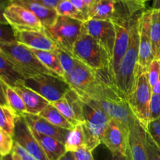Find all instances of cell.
Listing matches in <instances>:
<instances>
[{
  "mask_svg": "<svg viewBox=\"0 0 160 160\" xmlns=\"http://www.w3.org/2000/svg\"><path fill=\"white\" fill-rule=\"evenodd\" d=\"M78 94L84 101L98 106L111 119L119 121L128 129L136 118L127 100L111 85L102 80L99 77L93 85Z\"/></svg>",
  "mask_w": 160,
  "mask_h": 160,
  "instance_id": "1",
  "label": "cell"
},
{
  "mask_svg": "<svg viewBox=\"0 0 160 160\" xmlns=\"http://www.w3.org/2000/svg\"><path fill=\"white\" fill-rule=\"evenodd\" d=\"M145 141L148 160H160V148L150 136L147 130H145Z\"/></svg>",
  "mask_w": 160,
  "mask_h": 160,
  "instance_id": "33",
  "label": "cell"
},
{
  "mask_svg": "<svg viewBox=\"0 0 160 160\" xmlns=\"http://www.w3.org/2000/svg\"><path fill=\"white\" fill-rule=\"evenodd\" d=\"M12 138L14 142L21 146L35 159L49 160L22 116L17 118Z\"/></svg>",
  "mask_w": 160,
  "mask_h": 160,
  "instance_id": "14",
  "label": "cell"
},
{
  "mask_svg": "<svg viewBox=\"0 0 160 160\" xmlns=\"http://www.w3.org/2000/svg\"><path fill=\"white\" fill-rule=\"evenodd\" d=\"M59 160H76L73 152H67Z\"/></svg>",
  "mask_w": 160,
  "mask_h": 160,
  "instance_id": "44",
  "label": "cell"
},
{
  "mask_svg": "<svg viewBox=\"0 0 160 160\" xmlns=\"http://www.w3.org/2000/svg\"><path fill=\"white\" fill-rule=\"evenodd\" d=\"M50 104L54 105L73 126L84 122V101L81 96L73 88H71L60 100Z\"/></svg>",
  "mask_w": 160,
  "mask_h": 160,
  "instance_id": "15",
  "label": "cell"
},
{
  "mask_svg": "<svg viewBox=\"0 0 160 160\" xmlns=\"http://www.w3.org/2000/svg\"><path fill=\"white\" fill-rule=\"evenodd\" d=\"M64 144L67 152H74L81 147H85V137L82 123L74 125L72 130H69Z\"/></svg>",
  "mask_w": 160,
  "mask_h": 160,
  "instance_id": "26",
  "label": "cell"
},
{
  "mask_svg": "<svg viewBox=\"0 0 160 160\" xmlns=\"http://www.w3.org/2000/svg\"><path fill=\"white\" fill-rule=\"evenodd\" d=\"M83 115L85 147L92 152L102 143V136L111 118L98 106L85 101L83 106Z\"/></svg>",
  "mask_w": 160,
  "mask_h": 160,
  "instance_id": "6",
  "label": "cell"
},
{
  "mask_svg": "<svg viewBox=\"0 0 160 160\" xmlns=\"http://www.w3.org/2000/svg\"><path fill=\"white\" fill-rule=\"evenodd\" d=\"M37 1L47 7L55 9L60 0H37Z\"/></svg>",
  "mask_w": 160,
  "mask_h": 160,
  "instance_id": "43",
  "label": "cell"
},
{
  "mask_svg": "<svg viewBox=\"0 0 160 160\" xmlns=\"http://www.w3.org/2000/svg\"><path fill=\"white\" fill-rule=\"evenodd\" d=\"M14 31L17 42L26 45L30 49L54 52L56 49L59 48L45 32L16 30H14Z\"/></svg>",
  "mask_w": 160,
  "mask_h": 160,
  "instance_id": "16",
  "label": "cell"
},
{
  "mask_svg": "<svg viewBox=\"0 0 160 160\" xmlns=\"http://www.w3.org/2000/svg\"><path fill=\"white\" fill-rule=\"evenodd\" d=\"M92 152L86 147H83L73 153L76 160H95Z\"/></svg>",
  "mask_w": 160,
  "mask_h": 160,
  "instance_id": "38",
  "label": "cell"
},
{
  "mask_svg": "<svg viewBox=\"0 0 160 160\" xmlns=\"http://www.w3.org/2000/svg\"><path fill=\"white\" fill-rule=\"evenodd\" d=\"M157 119H160V93H152L150 104V121Z\"/></svg>",
  "mask_w": 160,
  "mask_h": 160,
  "instance_id": "37",
  "label": "cell"
},
{
  "mask_svg": "<svg viewBox=\"0 0 160 160\" xmlns=\"http://www.w3.org/2000/svg\"><path fill=\"white\" fill-rule=\"evenodd\" d=\"M159 61H160V59H159Z\"/></svg>",
  "mask_w": 160,
  "mask_h": 160,
  "instance_id": "53",
  "label": "cell"
},
{
  "mask_svg": "<svg viewBox=\"0 0 160 160\" xmlns=\"http://www.w3.org/2000/svg\"><path fill=\"white\" fill-rule=\"evenodd\" d=\"M146 130L160 148V119L149 121Z\"/></svg>",
  "mask_w": 160,
  "mask_h": 160,
  "instance_id": "36",
  "label": "cell"
},
{
  "mask_svg": "<svg viewBox=\"0 0 160 160\" xmlns=\"http://www.w3.org/2000/svg\"><path fill=\"white\" fill-rule=\"evenodd\" d=\"M145 130L146 129L135 118L129 132V153L131 160H148Z\"/></svg>",
  "mask_w": 160,
  "mask_h": 160,
  "instance_id": "19",
  "label": "cell"
},
{
  "mask_svg": "<svg viewBox=\"0 0 160 160\" xmlns=\"http://www.w3.org/2000/svg\"><path fill=\"white\" fill-rule=\"evenodd\" d=\"M158 13H159V15L160 16V11H159V12H157Z\"/></svg>",
  "mask_w": 160,
  "mask_h": 160,
  "instance_id": "52",
  "label": "cell"
},
{
  "mask_svg": "<svg viewBox=\"0 0 160 160\" xmlns=\"http://www.w3.org/2000/svg\"><path fill=\"white\" fill-rule=\"evenodd\" d=\"M142 13L135 16L131 21L129 45L119 66L117 75L112 86L125 100H128L129 96L133 92L137 81L140 37L139 31L141 16Z\"/></svg>",
  "mask_w": 160,
  "mask_h": 160,
  "instance_id": "2",
  "label": "cell"
},
{
  "mask_svg": "<svg viewBox=\"0 0 160 160\" xmlns=\"http://www.w3.org/2000/svg\"><path fill=\"white\" fill-rule=\"evenodd\" d=\"M153 12H159L160 11V0H153L152 7L150 8Z\"/></svg>",
  "mask_w": 160,
  "mask_h": 160,
  "instance_id": "46",
  "label": "cell"
},
{
  "mask_svg": "<svg viewBox=\"0 0 160 160\" xmlns=\"http://www.w3.org/2000/svg\"><path fill=\"white\" fill-rule=\"evenodd\" d=\"M12 3L29 9L40 20L45 28L52 24L58 17L56 9L47 7L37 0H12Z\"/></svg>",
  "mask_w": 160,
  "mask_h": 160,
  "instance_id": "21",
  "label": "cell"
},
{
  "mask_svg": "<svg viewBox=\"0 0 160 160\" xmlns=\"http://www.w3.org/2000/svg\"><path fill=\"white\" fill-rule=\"evenodd\" d=\"M12 157H13L14 160H22L21 158H20V157L19 156V155H17V154L16 153V152H14L13 151H12Z\"/></svg>",
  "mask_w": 160,
  "mask_h": 160,
  "instance_id": "50",
  "label": "cell"
},
{
  "mask_svg": "<svg viewBox=\"0 0 160 160\" xmlns=\"http://www.w3.org/2000/svg\"><path fill=\"white\" fill-rule=\"evenodd\" d=\"M8 24L16 31H38L45 32V28L32 12L20 5L11 3L4 13Z\"/></svg>",
  "mask_w": 160,
  "mask_h": 160,
  "instance_id": "11",
  "label": "cell"
},
{
  "mask_svg": "<svg viewBox=\"0 0 160 160\" xmlns=\"http://www.w3.org/2000/svg\"><path fill=\"white\" fill-rule=\"evenodd\" d=\"M14 152L17 154L20 157L22 160H37L31 155V154L28 153L25 149H23L21 146L19 145L17 143L14 142L13 144V149H12Z\"/></svg>",
  "mask_w": 160,
  "mask_h": 160,
  "instance_id": "40",
  "label": "cell"
},
{
  "mask_svg": "<svg viewBox=\"0 0 160 160\" xmlns=\"http://www.w3.org/2000/svg\"><path fill=\"white\" fill-rule=\"evenodd\" d=\"M84 29L109 54L112 59L116 41V28L110 20L88 19L83 23Z\"/></svg>",
  "mask_w": 160,
  "mask_h": 160,
  "instance_id": "10",
  "label": "cell"
},
{
  "mask_svg": "<svg viewBox=\"0 0 160 160\" xmlns=\"http://www.w3.org/2000/svg\"><path fill=\"white\" fill-rule=\"evenodd\" d=\"M17 42L15 31L9 24L0 23V44Z\"/></svg>",
  "mask_w": 160,
  "mask_h": 160,
  "instance_id": "34",
  "label": "cell"
},
{
  "mask_svg": "<svg viewBox=\"0 0 160 160\" xmlns=\"http://www.w3.org/2000/svg\"><path fill=\"white\" fill-rule=\"evenodd\" d=\"M21 116L23 118L31 130L42 133V134L47 135V136H52L57 139L58 141L65 144L66 138H67L69 130L52 125L47 119L39 115L24 113Z\"/></svg>",
  "mask_w": 160,
  "mask_h": 160,
  "instance_id": "18",
  "label": "cell"
},
{
  "mask_svg": "<svg viewBox=\"0 0 160 160\" xmlns=\"http://www.w3.org/2000/svg\"><path fill=\"white\" fill-rule=\"evenodd\" d=\"M64 79L77 92H84L98 79V75L92 69L79 61L75 68L69 75L64 76Z\"/></svg>",
  "mask_w": 160,
  "mask_h": 160,
  "instance_id": "17",
  "label": "cell"
},
{
  "mask_svg": "<svg viewBox=\"0 0 160 160\" xmlns=\"http://www.w3.org/2000/svg\"><path fill=\"white\" fill-rule=\"evenodd\" d=\"M6 85L2 80L0 78V105H7L6 96Z\"/></svg>",
  "mask_w": 160,
  "mask_h": 160,
  "instance_id": "42",
  "label": "cell"
},
{
  "mask_svg": "<svg viewBox=\"0 0 160 160\" xmlns=\"http://www.w3.org/2000/svg\"><path fill=\"white\" fill-rule=\"evenodd\" d=\"M152 89L148 79L147 72H138L135 87L128 98V104L134 115L145 129L150 121V104Z\"/></svg>",
  "mask_w": 160,
  "mask_h": 160,
  "instance_id": "8",
  "label": "cell"
},
{
  "mask_svg": "<svg viewBox=\"0 0 160 160\" xmlns=\"http://www.w3.org/2000/svg\"><path fill=\"white\" fill-rule=\"evenodd\" d=\"M152 93L154 94L160 93V77L157 83H156V85L152 88Z\"/></svg>",
  "mask_w": 160,
  "mask_h": 160,
  "instance_id": "47",
  "label": "cell"
},
{
  "mask_svg": "<svg viewBox=\"0 0 160 160\" xmlns=\"http://www.w3.org/2000/svg\"><path fill=\"white\" fill-rule=\"evenodd\" d=\"M70 1L73 5V6L88 20L90 8L87 6V4L83 0H70Z\"/></svg>",
  "mask_w": 160,
  "mask_h": 160,
  "instance_id": "39",
  "label": "cell"
},
{
  "mask_svg": "<svg viewBox=\"0 0 160 160\" xmlns=\"http://www.w3.org/2000/svg\"><path fill=\"white\" fill-rule=\"evenodd\" d=\"M31 131L49 160H59L67 152L65 144L61 141L34 130Z\"/></svg>",
  "mask_w": 160,
  "mask_h": 160,
  "instance_id": "22",
  "label": "cell"
},
{
  "mask_svg": "<svg viewBox=\"0 0 160 160\" xmlns=\"http://www.w3.org/2000/svg\"><path fill=\"white\" fill-rule=\"evenodd\" d=\"M0 78L6 84L14 87L23 83L25 77L23 76L16 67L0 53Z\"/></svg>",
  "mask_w": 160,
  "mask_h": 160,
  "instance_id": "23",
  "label": "cell"
},
{
  "mask_svg": "<svg viewBox=\"0 0 160 160\" xmlns=\"http://www.w3.org/2000/svg\"><path fill=\"white\" fill-rule=\"evenodd\" d=\"M6 96L7 105L17 115L21 116L27 112L26 107L21 97L17 93L13 88L8 85H6Z\"/></svg>",
  "mask_w": 160,
  "mask_h": 160,
  "instance_id": "28",
  "label": "cell"
},
{
  "mask_svg": "<svg viewBox=\"0 0 160 160\" xmlns=\"http://www.w3.org/2000/svg\"><path fill=\"white\" fill-rule=\"evenodd\" d=\"M0 160H14V158L12 157V154L10 153L9 155H4V156L0 155Z\"/></svg>",
  "mask_w": 160,
  "mask_h": 160,
  "instance_id": "49",
  "label": "cell"
},
{
  "mask_svg": "<svg viewBox=\"0 0 160 160\" xmlns=\"http://www.w3.org/2000/svg\"><path fill=\"white\" fill-rule=\"evenodd\" d=\"M130 129L116 119L108 122L102 136V143L113 155H126L129 148Z\"/></svg>",
  "mask_w": 160,
  "mask_h": 160,
  "instance_id": "9",
  "label": "cell"
},
{
  "mask_svg": "<svg viewBox=\"0 0 160 160\" xmlns=\"http://www.w3.org/2000/svg\"><path fill=\"white\" fill-rule=\"evenodd\" d=\"M83 1L87 4V6H88L91 9L94 6H95V5L98 3L99 0H83Z\"/></svg>",
  "mask_w": 160,
  "mask_h": 160,
  "instance_id": "48",
  "label": "cell"
},
{
  "mask_svg": "<svg viewBox=\"0 0 160 160\" xmlns=\"http://www.w3.org/2000/svg\"><path fill=\"white\" fill-rule=\"evenodd\" d=\"M151 40L155 59H160V16L157 12L152 14Z\"/></svg>",
  "mask_w": 160,
  "mask_h": 160,
  "instance_id": "29",
  "label": "cell"
},
{
  "mask_svg": "<svg viewBox=\"0 0 160 160\" xmlns=\"http://www.w3.org/2000/svg\"><path fill=\"white\" fill-rule=\"evenodd\" d=\"M12 3V0H0V23L8 24L4 13L6 8Z\"/></svg>",
  "mask_w": 160,
  "mask_h": 160,
  "instance_id": "41",
  "label": "cell"
},
{
  "mask_svg": "<svg viewBox=\"0 0 160 160\" xmlns=\"http://www.w3.org/2000/svg\"><path fill=\"white\" fill-rule=\"evenodd\" d=\"M54 53L57 55L60 64L62 65L64 71V76L69 75L73 69L75 68L80 61L74 57L73 56L70 55V53H67L61 49L57 48L54 51Z\"/></svg>",
  "mask_w": 160,
  "mask_h": 160,
  "instance_id": "31",
  "label": "cell"
},
{
  "mask_svg": "<svg viewBox=\"0 0 160 160\" xmlns=\"http://www.w3.org/2000/svg\"><path fill=\"white\" fill-rule=\"evenodd\" d=\"M12 88L21 97L25 107H26V113L39 115L41 111H43L50 104V102L44 98L42 96H41L40 94L31 89L30 88L25 86L22 83H20Z\"/></svg>",
  "mask_w": 160,
  "mask_h": 160,
  "instance_id": "20",
  "label": "cell"
},
{
  "mask_svg": "<svg viewBox=\"0 0 160 160\" xmlns=\"http://www.w3.org/2000/svg\"><path fill=\"white\" fill-rule=\"evenodd\" d=\"M112 160H131V155L129 153V148H128V153L126 155H113Z\"/></svg>",
  "mask_w": 160,
  "mask_h": 160,
  "instance_id": "45",
  "label": "cell"
},
{
  "mask_svg": "<svg viewBox=\"0 0 160 160\" xmlns=\"http://www.w3.org/2000/svg\"><path fill=\"white\" fill-rule=\"evenodd\" d=\"M83 23L76 19L58 16L52 24L45 28V33L59 49L73 56V48L82 31Z\"/></svg>",
  "mask_w": 160,
  "mask_h": 160,
  "instance_id": "5",
  "label": "cell"
},
{
  "mask_svg": "<svg viewBox=\"0 0 160 160\" xmlns=\"http://www.w3.org/2000/svg\"><path fill=\"white\" fill-rule=\"evenodd\" d=\"M137 1H142V2H145V3H147V2H148L149 0H137Z\"/></svg>",
  "mask_w": 160,
  "mask_h": 160,
  "instance_id": "51",
  "label": "cell"
},
{
  "mask_svg": "<svg viewBox=\"0 0 160 160\" xmlns=\"http://www.w3.org/2000/svg\"><path fill=\"white\" fill-rule=\"evenodd\" d=\"M147 75H148V79L149 82V84L151 87L156 85L160 77V61L157 59H154L152 62L150 64L147 71Z\"/></svg>",
  "mask_w": 160,
  "mask_h": 160,
  "instance_id": "35",
  "label": "cell"
},
{
  "mask_svg": "<svg viewBox=\"0 0 160 160\" xmlns=\"http://www.w3.org/2000/svg\"><path fill=\"white\" fill-rule=\"evenodd\" d=\"M55 9L58 16L70 17V18L81 20L82 22H85L86 20H88V19L73 6L70 0H60Z\"/></svg>",
  "mask_w": 160,
  "mask_h": 160,
  "instance_id": "30",
  "label": "cell"
},
{
  "mask_svg": "<svg viewBox=\"0 0 160 160\" xmlns=\"http://www.w3.org/2000/svg\"><path fill=\"white\" fill-rule=\"evenodd\" d=\"M38 59L44 66L49 69L52 73L64 78V71L57 55L54 52L31 49Z\"/></svg>",
  "mask_w": 160,
  "mask_h": 160,
  "instance_id": "24",
  "label": "cell"
},
{
  "mask_svg": "<svg viewBox=\"0 0 160 160\" xmlns=\"http://www.w3.org/2000/svg\"><path fill=\"white\" fill-rule=\"evenodd\" d=\"M39 115L45 118L52 125L59 127V128L70 130L74 127L69 122L68 119L52 104H49L43 111H41Z\"/></svg>",
  "mask_w": 160,
  "mask_h": 160,
  "instance_id": "25",
  "label": "cell"
},
{
  "mask_svg": "<svg viewBox=\"0 0 160 160\" xmlns=\"http://www.w3.org/2000/svg\"><path fill=\"white\" fill-rule=\"evenodd\" d=\"M17 114L8 105H0V128L10 135H13Z\"/></svg>",
  "mask_w": 160,
  "mask_h": 160,
  "instance_id": "27",
  "label": "cell"
},
{
  "mask_svg": "<svg viewBox=\"0 0 160 160\" xmlns=\"http://www.w3.org/2000/svg\"><path fill=\"white\" fill-rule=\"evenodd\" d=\"M22 84L35 91L50 103L60 100L72 88L63 78L53 74H38L25 78Z\"/></svg>",
  "mask_w": 160,
  "mask_h": 160,
  "instance_id": "7",
  "label": "cell"
},
{
  "mask_svg": "<svg viewBox=\"0 0 160 160\" xmlns=\"http://www.w3.org/2000/svg\"><path fill=\"white\" fill-rule=\"evenodd\" d=\"M0 53L25 78L38 74H53L40 62L32 50L20 42L0 44Z\"/></svg>",
  "mask_w": 160,
  "mask_h": 160,
  "instance_id": "4",
  "label": "cell"
},
{
  "mask_svg": "<svg viewBox=\"0 0 160 160\" xmlns=\"http://www.w3.org/2000/svg\"><path fill=\"white\" fill-rule=\"evenodd\" d=\"M152 14V11L149 9H145L141 16L139 31V72H147L150 64L155 59L151 40Z\"/></svg>",
  "mask_w": 160,
  "mask_h": 160,
  "instance_id": "13",
  "label": "cell"
},
{
  "mask_svg": "<svg viewBox=\"0 0 160 160\" xmlns=\"http://www.w3.org/2000/svg\"><path fill=\"white\" fill-rule=\"evenodd\" d=\"M14 141L12 135L0 128V155H9L13 149Z\"/></svg>",
  "mask_w": 160,
  "mask_h": 160,
  "instance_id": "32",
  "label": "cell"
},
{
  "mask_svg": "<svg viewBox=\"0 0 160 160\" xmlns=\"http://www.w3.org/2000/svg\"><path fill=\"white\" fill-rule=\"evenodd\" d=\"M133 18L131 20H122L112 22L116 28V41L109 67V77L111 86H112L119 66L129 45L130 28Z\"/></svg>",
  "mask_w": 160,
  "mask_h": 160,
  "instance_id": "12",
  "label": "cell"
},
{
  "mask_svg": "<svg viewBox=\"0 0 160 160\" xmlns=\"http://www.w3.org/2000/svg\"><path fill=\"white\" fill-rule=\"evenodd\" d=\"M73 56L96 72L102 80L111 85L109 77L110 57L107 52L88 34L84 26L75 43Z\"/></svg>",
  "mask_w": 160,
  "mask_h": 160,
  "instance_id": "3",
  "label": "cell"
}]
</instances>
